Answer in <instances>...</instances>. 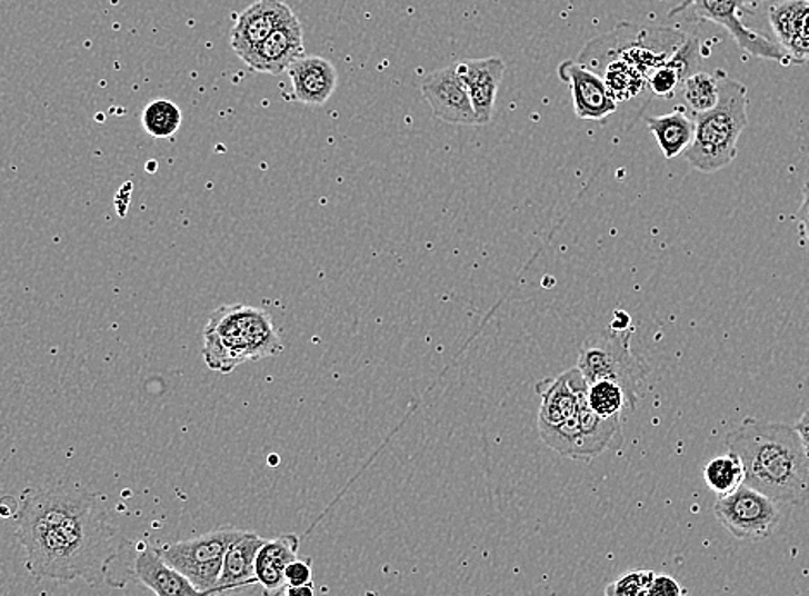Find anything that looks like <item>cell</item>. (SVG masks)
I'll return each instance as SVG.
<instances>
[{
    "instance_id": "cell-2",
    "label": "cell",
    "mask_w": 809,
    "mask_h": 596,
    "mask_svg": "<svg viewBox=\"0 0 809 596\" xmlns=\"http://www.w3.org/2000/svg\"><path fill=\"white\" fill-rule=\"evenodd\" d=\"M541 397L538 428L541 440L561 457L591 463L608 448L622 447L623 419L596 416L588 404V383L573 367L536 385Z\"/></svg>"
},
{
    "instance_id": "cell-10",
    "label": "cell",
    "mask_w": 809,
    "mask_h": 596,
    "mask_svg": "<svg viewBox=\"0 0 809 596\" xmlns=\"http://www.w3.org/2000/svg\"><path fill=\"white\" fill-rule=\"evenodd\" d=\"M432 115L441 121L462 127H478V118L470 103L466 85L457 73V64L436 69L420 83Z\"/></svg>"
},
{
    "instance_id": "cell-32",
    "label": "cell",
    "mask_w": 809,
    "mask_h": 596,
    "mask_svg": "<svg viewBox=\"0 0 809 596\" xmlns=\"http://www.w3.org/2000/svg\"><path fill=\"white\" fill-rule=\"evenodd\" d=\"M284 596H316V589H313L312 583L303 586H287Z\"/></svg>"
},
{
    "instance_id": "cell-15",
    "label": "cell",
    "mask_w": 809,
    "mask_h": 596,
    "mask_svg": "<svg viewBox=\"0 0 809 596\" xmlns=\"http://www.w3.org/2000/svg\"><path fill=\"white\" fill-rule=\"evenodd\" d=\"M134 579L156 593V596H222L221 589L200 592L184 574L169 566L156 547L140 545L133 558Z\"/></svg>"
},
{
    "instance_id": "cell-8",
    "label": "cell",
    "mask_w": 809,
    "mask_h": 596,
    "mask_svg": "<svg viewBox=\"0 0 809 596\" xmlns=\"http://www.w3.org/2000/svg\"><path fill=\"white\" fill-rule=\"evenodd\" d=\"M713 513L718 523L742 542H763L780 523L779 504L746 485L727 497H718Z\"/></svg>"
},
{
    "instance_id": "cell-17",
    "label": "cell",
    "mask_w": 809,
    "mask_h": 596,
    "mask_svg": "<svg viewBox=\"0 0 809 596\" xmlns=\"http://www.w3.org/2000/svg\"><path fill=\"white\" fill-rule=\"evenodd\" d=\"M770 23L780 46L795 64L809 59V0H786L771 6Z\"/></svg>"
},
{
    "instance_id": "cell-6",
    "label": "cell",
    "mask_w": 809,
    "mask_h": 596,
    "mask_svg": "<svg viewBox=\"0 0 809 596\" xmlns=\"http://www.w3.org/2000/svg\"><path fill=\"white\" fill-rule=\"evenodd\" d=\"M630 338L632 329L613 331L608 328L607 331L591 335L580 348L576 367L588 385L600 379L619 383L629 398L630 410L635 413L649 367L632 352Z\"/></svg>"
},
{
    "instance_id": "cell-31",
    "label": "cell",
    "mask_w": 809,
    "mask_h": 596,
    "mask_svg": "<svg viewBox=\"0 0 809 596\" xmlns=\"http://www.w3.org/2000/svg\"><path fill=\"white\" fill-rule=\"evenodd\" d=\"M610 329H613V331H627V329H632V326H630L629 314L623 312V310H617V312L613 314V321H611Z\"/></svg>"
},
{
    "instance_id": "cell-28",
    "label": "cell",
    "mask_w": 809,
    "mask_h": 596,
    "mask_svg": "<svg viewBox=\"0 0 809 596\" xmlns=\"http://www.w3.org/2000/svg\"><path fill=\"white\" fill-rule=\"evenodd\" d=\"M688 589L683 588L676 577L667 574H657L646 596H686Z\"/></svg>"
},
{
    "instance_id": "cell-30",
    "label": "cell",
    "mask_w": 809,
    "mask_h": 596,
    "mask_svg": "<svg viewBox=\"0 0 809 596\" xmlns=\"http://www.w3.org/2000/svg\"><path fill=\"white\" fill-rule=\"evenodd\" d=\"M796 431H798L799 438H801L802 448H805L806 455L809 459V410H806L798 423H796Z\"/></svg>"
},
{
    "instance_id": "cell-9",
    "label": "cell",
    "mask_w": 809,
    "mask_h": 596,
    "mask_svg": "<svg viewBox=\"0 0 809 596\" xmlns=\"http://www.w3.org/2000/svg\"><path fill=\"white\" fill-rule=\"evenodd\" d=\"M691 8L699 18H705V20H710L711 23L726 28L730 37L736 40L737 46L741 47L749 56L780 62L783 66L795 62L782 47L765 39L763 34L749 30L742 23L741 12L745 11L733 0H683L682 4L677 6L668 16L682 14L683 11Z\"/></svg>"
},
{
    "instance_id": "cell-16",
    "label": "cell",
    "mask_w": 809,
    "mask_h": 596,
    "mask_svg": "<svg viewBox=\"0 0 809 596\" xmlns=\"http://www.w3.org/2000/svg\"><path fill=\"white\" fill-rule=\"evenodd\" d=\"M291 89L298 102L321 108L338 87V71L328 59L303 56L288 68Z\"/></svg>"
},
{
    "instance_id": "cell-24",
    "label": "cell",
    "mask_w": 809,
    "mask_h": 596,
    "mask_svg": "<svg viewBox=\"0 0 809 596\" xmlns=\"http://www.w3.org/2000/svg\"><path fill=\"white\" fill-rule=\"evenodd\" d=\"M718 69L715 73H692L682 83L686 109L692 116L711 111L718 102Z\"/></svg>"
},
{
    "instance_id": "cell-13",
    "label": "cell",
    "mask_w": 809,
    "mask_h": 596,
    "mask_svg": "<svg viewBox=\"0 0 809 596\" xmlns=\"http://www.w3.org/2000/svg\"><path fill=\"white\" fill-rule=\"evenodd\" d=\"M293 16L297 14L284 0H257L238 16L231 30V49L238 58H243Z\"/></svg>"
},
{
    "instance_id": "cell-12",
    "label": "cell",
    "mask_w": 809,
    "mask_h": 596,
    "mask_svg": "<svg viewBox=\"0 0 809 596\" xmlns=\"http://www.w3.org/2000/svg\"><path fill=\"white\" fill-rule=\"evenodd\" d=\"M303 56H306L303 27L298 16H293L290 21L276 28L256 49L250 50L249 54H244L241 61L257 73L278 77Z\"/></svg>"
},
{
    "instance_id": "cell-22",
    "label": "cell",
    "mask_w": 809,
    "mask_h": 596,
    "mask_svg": "<svg viewBox=\"0 0 809 596\" xmlns=\"http://www.w3.org/2000/svg\"><path fill=\"white\" fill-rule=\"evenodd\" d=\"M702 476L717 497H727L745 485L746 470L742 460L733 451L727 450V454L718 455L705 466Z\"/></svg>"
},
{
    "instance_id": "cell-7",
    "label": "cell",
    "mask_w": 809,
    "mask_h": 596,
    "mask_svg": "<svg viewBox=\"0 0 809 596\" xmlns=\"http://www.w3.org/2000/svg\"><path fill=\"white\" fill-rule=\"evenodd\" d=\"M240 535L241 529L221 528L183 542L166 543L156 550L169 566L184 574L197 589L214 592L219 589L226 552Z\"/></svg>"
},
{
    "instance_id": "cell-21",
    "label": "cell",
    "mask_w": 809,
    "mask_h": 596,
    "mask_svg": "<svg viewBox=\"0 0 809 596\" xmlns=\"http://www.w3.org/2000/svg\"><path fill=\"white\" fill-rule=\"evenodd\" d=\"M699 42L695 39L683 40L682 46L673 52L672 58L655 69L649 78V89L655 96L673 97L676 90L682 87L683 81L692 74L696 62H698Z\"/></svg>"
},
{
    "instance_id": "cell-34",
    "label": "cell",
    "mask_w": 809,
    "mask_h": 596,
    "mask_svg": "<svg viewBox=\"0 0 809 596\" xmlns=\"http://www.w3.org/2000/svg\"><path fill=\"white\" fill-rule=\"evenodd\" d=\"M0 489H2V483H0Z\"/></svg>"
},
{
    "instance_id": "cell-11",
    "label": "cell",
    "mask_w": 809,
    "mask_h": 596,
    "mask_svg": "<svg viewBox=\"0 0 809 596\" xmlns=\"http://www.w3.org/2000/svg\"><path fill=\"white\" fill-rule=\"evenodd\" d=\"M558 77L569 85L577 118L605 121L619 109V102L611 96L603 78L586 66L577 61H563L558 66Z\"/></svg>"
},
{
    "instance_id": "cell-19",
    "label": "cell",
    "mask_w": 809,
    "mask_h": 596,
    "mask_svg": "<svg viewBox=\"0 0 809 596\" xmlns=\"http://www.w3.org/2000/svg\"><path fill=\"white\" fill-rule=\"evenodd\" d=\"M263 543L266 539L260 538L257 533L241 532V535L231 543L230 548L226 552L221 577H219V589L228 593L257 585L256 560Z\"/></svg>"
},
{
    "instance_id": "cell-26",
    "label": "cell",
    "mask_w": 809,
    "mask_h": 596,
    "mask_svg": "<svg viewBox=\"0 0 809 596\" xmlns=\"http://www.w3.org/2000/svg\"><path fill=\"white\" fill-rule=\"evenodd\" d=\"M655 576H657V573H653V570H632V573L620 576L611 585L623 596H646Z\"/></svg>"
},
{
    "instance_id": "cell-25",
    "label": "cell",
    "mask_w": 809,
    "mask_h": 596,
    "mask_svg": "<svg viewBox=\"0 0 809 596\" xmlns=\"http://www.w3.org/2000/svg\"><path fill=\"white\" fill-rule=\"evenodd\" d=\"M181 109L171 100H153L142 115L143 128L150 137L169 138L180 130Z\"/></svg>"
},
{
    "instance_id": "cell-20",
    "label": "cell",
    "mask_w": 809,
    "mask_h": 596,
    "mask_svg": "<svg viewBox=\"0 0 809 596\" xmlns=\"http://www.w3.org/2000/svg\"><path fill=\"white\" fill-rule=\"evenodd\" d=\"M646 127L657 138L665 159L672 161L686 152L692 143L696 131V119L686 108H677L670 115L646 118Z\"/></svg>"
},
{
    "instance_id": "cell-1",
    "label": "cell",
    "mask_w": 809,
    "mask_h": 596,
    "mask_svg": "<svg viewBox=\"0 0 809 596\" xmlns=\"http://www.w3.org/2000/svg\"><path fill=\"white\" fill-rule=\"evenodd\" d=\"M16 538L28 573L39 579L124 588L119 563L130 564L133 543L112 523L99 495L77 486H31L14 514Z\"/></svg>"
},
{
    "instance_id": "cell-14",
    "label": "cell",
    "mask_w": 809,
    "mask_h": 596,
    "mask_svg": "<svg viewBox=\"0 0 809 596\" xmlns=\"http://www.w3.org/2000/svg\"><path fill=\"white\" fill-rule=\"evenodd\" d=\"M460 80L466 85L470 103L478 118V127L491 122L497 108L498 90L505 74V61L500 58L466 59L455 62Z\"/></svg>"
},
{
    "instance_id": "cell-27",
    "label": "cell",
    "mask_w": 809,
    "mask_h": 596,
    "mask_svg": "<svg viewBox=\"0 0 809 596\" xmlns=\"http://www.w3.org/2000/svg\"><path fill=\"white\" fill-rule=\"evenodd\" d=\"M287 586H303L312 583V558H294L284 570Z\"/></svg>"
},
{
    "instance_id": "cell-33",
    "label": "cell",
    "mask_w": 809,
    "mask_h": 596,
    "mask_svg": "<svg viewBox=\"0 0 809 596\" xmlns=\"http://www.w3.org/2000/svg\"><path fill=\"white\" fill-rule=\"evenodd\" d=\"M605 596H623V595H622V593L617 592V589H615V586L611 585V583H610V585H608L607 588H605Z\"/></svg>"
},
{
    "instance_id": "cell-23",
    "label": "cell",
    "mask_w": 809,
    "mask_h": 596,
    "mask_svg": "<svg viewBox=\"0 0 809 596\" xmlns=\"http://www.w3.org/2000/svg\"><path fill=\"white\" fill-rule=\"evenodd\" d=\"M588 404L592 413L603 419H617V417L623 419V416L632 413L626 391L619 383L610 381V379L589 383Z\"/></svg>"
},
{
    "instance_id": "cell-29",
    "label": "cell",
    "mask_w": 809,
    "mask_h": 596,
    "mask_svg": "<svg viewBox=\"0 0 809 596\" xmlns=\"http://www.w3.org/2000/svg\"><path fill=\"white\" fill-rule=\"evenodd\" d=\"M795 219L798 221L799 228H801L802 244L809 250V178L806 180L805 188H802V202L795 215Z\"/></svg>"
},
{
    "instance_id": "cell-18",
    "label": "cell",
    "mask_w": 809,
    "mask_h": 596,
    "mask_svg": "<svg viewBox=\"0 0 809 596\" xmlns=\"http://www.w3.org/2000/svg\"><path fill=\"white\" fill-rule=\"evenodd\" d=\"M300 539L294 535H281L266 539L256 560L257 585L262 586L263 596H284L287 577L284 570L298 558Z\"/></svg>"
},
{
    "instance_id": "cell-4",
    "label": "cell",
    "mask_w": 809,
    "mask_h": 596,
    "mask_svg": "<svg viewBox=\"0 0 809 596\" xmlns=\"http://www.w3.org/2000/svg\"><path fill=\"white\" fill-rule=\"evenodd\" d=\"M284 345L271 314L230 304L212 310L203 328V362L210 371L230 375L241 364L281 356Z\"/></svg>"
},
{
    "instance_id": "cell-5",
    "label": "cell",
    "mask_w": 809,
    "mask_h": 596,
    "mask_svg": "<svg viewBox=\"0 0 809 596\" xmlns=\"http://www.w3.org/2000/svg\"><path fill=\"white\" fill-rule=\"evenodd\" d=\"M718 102L711 111L695 116V138L683 152L692 169L722 171L737 157V143L748 127V89L718 69Z\"/></svg>"
},
{
    "instance_id": "cell-3",
    "label": "cell",
    "mask_w": 809,
    "mask_h": 596,
    "mask_svg": "<svg viewBox=\"0 0 809 596\" xmlns=\"http://www.w3.org/2000/svg\"><path fill=\"white\" fill-rule=\"evenodd\" d=\"M726 447L742 460L746 486L776 504H808L809 459L795 426L748 417L726 436Z\"/></svg>"
}]
</instances>
